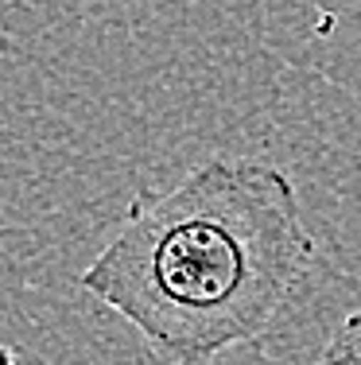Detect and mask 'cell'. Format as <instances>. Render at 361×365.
<instances>
[{
  "mask_svg": "<svg viewBox=\"0 0 361 365\" xmlns=\"http://www.w3.org/2000/svg\"><path fill=\"white\" fill-rule=\"evenodd\" d=\"M0 365H20V361H16V354L8 350V346H0Z\"/></svg>",
  "mask_w": 361,
  "mask_h": 365,
  "instance_id": "3",
  "label": "cell"
},
{
  "mask_svg": "<svg viewBox=\"0 0 361 365\" xmlns=\"http://www.w3.org/2000/svg\"><path fill=\"white\" fill-rule=\"evenodd\" d=\"M319 365H361V307L350 311L334 334L326 338L323 354H319Z\"/></svg>",
  "mask_w": 361,
  "mask_h": 365,
  "instance_id": "2",
  "label": "cell"
},
{
  "mask_svg": "<svg viewBox=\"0 0 361 365\" xmlns=\"http://www.w3.org/2000/svg\"><path fill=\"white\" fill-rule=\"evenodd\" d=\"M315 260L299 187L276 163L214 155L140 190L78 288L171 365H206L272 327Z\"/></svg>",
  "mask_w": 361,
  "mask_h": 365,
  "instance_id": "1",
  "label": "cell"
}]
</instances>
